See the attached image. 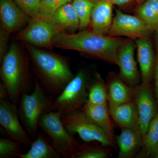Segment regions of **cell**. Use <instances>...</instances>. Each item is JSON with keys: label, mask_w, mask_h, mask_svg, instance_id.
<instances>
[{"label": "cell", "mask_w": 158, "mask_h": 158, "mask_svg": "<svg viewBox=\"0 0 158 158\" xmlns=\"http://www.w3.org/2000/svg\"><path fill=\"white\" fill-rule=\"evenodd\" d=\"M72 5L80 21L79 29H86L90 25L94 0H73Z\"/></svg>", "instance_id": "d4e9b609"}, {"label": "cell", "mask_w": 158, "mask_h": 158, "mask_svg": "<svg viewBox=\"0 0 158 158\" xmlns=\"http://www.w3.org/2000/svg\"><path fill=\"white\" fill-rule=\"evenodd\" d=\"M150 158H158V143L153 151Z\"/></svg>", "instance_id": "836d02e7"}, {"label": "cell", "mask_w": 158, "mask_h": 158, "mask_svg": "<svg viewBox=\"0 0 158 158\" xmlns=\"http://www.w3.org/2000/svg\"><path fill=\"white\" fill-rule=\"evenodd\" d=\"M135 40L142 82L151 83L153 79L155 68V49L151 38H140Z\"/></svg>", "instance_id": "5bb4252c"}, {"label": "cell", "mask_w": 158, "mask_h": 158, "mask_svg": "<svg viewBox=\"0 0 158 158\" xmlns=\"http://www.w3.org/2000/svg\"><path fill=\"white\" fill-rule=\"evenodd\" d=\"M89 85L88 75L84 70H80L52 100L50 111L60 112L62 116L81 109L88 102Z\"/></svg>", "instance_id": "5b68a950"}, {"label": "cell", "mask_w": 158, "mask_h": 158, "mask_svg": "<svg viewBox=\"0 0 158 158\" xmlns=\"http://www.w3.org/2000/svg\"><path fill=\"white\" fill-rule=\"evenodd\" d=\"M9 99V95L8 90L6 86L2 83H0V101Z\"/></svg>", "instance_id": "d6a6232c"}, {"label": "cell", "mask_w": 158, "mask_h": 158, "mask_svg": "<svg viewBox=\"0 0 158 158\" xmlns=\"http://www.w3.org/2000/svg\"><path fill=\"white\" fill-rule=\"evenodd\" d=\"M155 35V44L156 54V62L153 79L154 82L155 94L158 103V34Z\"/></svg>", "instance_id": "f546056e"}, {"label": "cell", "mask_w": 158, "mask_h": 158, "mask_svg": "<svg viewBox=\"0 0 158 158\" xmlns=\"http://www.w3.org/2000/svg\"><path fill=\"white\" fill-rule=\"evenodd\" d=\"M62 121L71 135L77 134L86 142L96 141L104 147L115 148L105 132L79 109L66 113L62 116Z\"/></svg>", "instance_id": "52a82bcc"}, {"label": "cell", "mask_w": 158, "mask_h": 158, "mask_svg": "<svg viewBox=\"0 0 158 158\" xmlns=\"http://www.w3.org/2000/svg\"><path fill=\"white\" fill-rule=\"evenodd\" d=\"M109 111L113 120L121 128H128L140 131L138 112L133 100L122 104L109 108Z\"/></svg>", "instance_id": "d6986e66"}, {"label": "cell", "mask_w": 158, "mask_h": 158, "mask_svg": "<svg viewBox=\"0 0 158 158\" xmlns=\"http://www.w3.org/2000/svg\"><path fill=\"white\" fill-rule=\"evenodd\" d=\"M136 48L134 40L125 41L120 47L117 55L119 77L130 87L134 88L140 84L141 75L138 71L135 57Z\"/></svg>", "instance_id": "7c38bea8"}, {"label": "cell", "mask_w": 158, "mask_h": 158, "mask_svg": "<svg viewBox=\"0 0 158 158\" xmlns=\"http://www.w3.org/2000/svg\"><path fill=\"white\" fill-rule=\"evenodd\" d=\"M16 104L9 100L0 101V123L11 139L29 147L32 143L19 122Z\"/></svg>", "instance_id": "8fae6325"}, {"label": "cell", "mask_w": 158, "mask_h": 158, "mask_svg": "<svg viewBox=\"0 0 158 158\" xmlns=\"http://www.w3.org/2000/svg\"><path fill=\"white\" fill-rule=\"evenodd\" d=\"M0 16L1 29L9 35L28 23L31 18L13 0H0Z\"/></svg>", "instance_id": "4fadbf2b"}, {"label": "cell", "mask_w": 158, "mask_h": 158, "mask_svg": "<svg viewBox=\"0 0 158 158\" xmlns=\"http://www.w3.org/2000/svg\"><path fill=\"white\" fill-rule=\"evenodd\" d=\"M153 32L138 15H133L116 10L108 34L111 37L124 36L135 40L151 38Z\"/></svg>", "instance_id": "30bf717a"}, {"label": "cell", "mask_w": 158, "mask_h": 158, "mask_svg": "<svg viewBox=\"0 0 158 158\" xmlns=\"http://www.w3.org/2000/svg\"><path fill=\"white\" fill-rule=\"evenodd\" d=\"M1 62V80L8 90L9 100L17 104L22 94L30 89L27 63L14 43Z\"/></svg>", "instance_id": "3957f363"}, {"label": "cell", "mask_w": 158, "mask_h": 158, "mask_svg": "<svg viewBox=\"0 0 158 158\" xmlns=\"http://www.w3.org/2000/svg\"><path fill=\"white\" fill-rule=\"evenodd\" d=\"M17 156L21 158H59L62 156L43 136L37 134L28 151L26 153L19 154Z\"/></svg>", "instance_id": "44dd1931"}, {"label": "cell", "mask_w": 158, "mask_h": 158, "mask_svg": "<svg viewBox=\"0 0 158 158\" xmlns=\"http://www.w3.org/2000/svg\"><path fill=\"white\" fill-rule=\"evenodd\" d=\"M65 32L50 19L37 15L31 18L28 23L16 36V39L39 47L52 49V40L57 34Z\"/></svg>", "instance_id": "ba28073f"}, {"label": "cell", "mask_w": 158, "mask_h": 158, "mask_svg": "<svg viewBox=\"0 0 158 158\" xmlns=\"http://www.w3.org/2000/svg\"><path fill=\"white\" fill-rule=\"evenodd\" d=\"M113 4L120 7H127L131 6L134 3L139 2L141 0H108ZM142 2V1H141Z\"/></svg>", "instance_id": "1f68e13d"}, {"label": "cell", "mask_w": 158, "mask_h": 158, "mask_svg": "<svg viewBox=\"0 0 158 158\" xmlns=\"http://www.w3.org/2000/svg\"><path fill=\"white\" fill-rule=\"evenodd\" d=\"M106 84L109 108L132 100L134 88L126 84L119 76L111 73Z\"/></svg>", "instance_id": "2e32d148"}, {"label": "cell", "mask_w": 158, "mask_h": 158, "mask_svg": "<svg viewBox=\"0 0 158 158\" xmlns=\"http://www.w3.org/2000/svg\"><path fill=\"white\" fill-rule=\"evenodd\" d=\"M73 0H41L39 14L50 19L59 8Z\"/></svg>", "instance_id": "83f0119b"}, {"label": "cell", "mask_w": 158, "mask_h": 158, "mask_svg": "<svg viewBox=\"0 0 158 158\" xmlns=\"http://www.w3.org/2000/svg\"><path fill=\"white\" fill-rule=\"evenodd\" d=\"M9 35L2 29L0 31V61L2 62L3 57L6 53L8 37Z\"/></svg>", "instance_id": "4dcf8cb0"}, {"label": "cell", "mask_w": 158, "mask_h": 158, "mask_svg": "<svg viewBox=\"0 0 158 158\" xmlns=\"http://www.w3.org/2000/svg\"><path fill=\"white\" fill-rule=\"evenodd\" d=\"M109 154L104 148L79 146L71 157L72 158H106Z\"/></svg>", "instance_id": "484cf974"}, {"label": "cell", "mask_w": 158, "mask_h": 158, "mask_svg": "<svg viewBox=\"0 0 158 158\" xmlns=\"http://www.w3.org/2000/svg\"><path fill=\"white\" fill-rule=\"evenodd\" d=\"M91 15V31L98 34H108L113 23V4L108 0H94Z\"/></svg>", "instance_id": "9a60e30c"}, {"label": "cell", "mask_w": 158, "mask_h": 158, "mask_svg": "<svg viewBox=\"0 0 158 158\" xmlns=\"http://www.w3.org/2000/svg\"><path fill=\"white\" fill-rule=\"evenodd\" d=\"M60 112L49 111L40 119L38 127L50 137L54 148L62 156H71L79 147L73 136L65 128Z\"/></svg>", "instance_id": "8992f818"}, {"label": "cell", "mask_w": 158, "mask_h": 158, "mask_svg": "<svg viewBox=\"0 0 158 158\" xmlns=\"http://www.w3.org/2000/svg\"><path fill=\"white\" fill-rule=\"evenodd\" d=\"M143 135L139 130L123 128L116 138L118 158L134 157L142 147Z\"/></svg>", "instance_id": "e0dca14e"}, {"label": "cell", "mask_w": 158, "mask_h": 158, "mask_svg": "<svg viewBox=\"0 0 158 158\" xmlns=\"http://www.w3.org/2000/svg\"><path fill=\"white\" fill-rule=\"evenodd\" d=\"M26 47L44 89L58 96L75 77L68 62L62 57L40 50L29 44L26 43Z\"/></svg>", "instance_id": "7a4b0ae2"}, {"label": "cell", "mask_w": 158, "mask_h": 158, "mask_svg": "<svg viewBox=\"0 0 158 158\" xmlns=\"http://www.w3.org/2000/svg\"><path fill=\"white\" fill-rule=\"evenodd\" d=\"M133 100L138 116L139 127L143 137L158 111V103L151 83L142 82L134 87Z\"/></svg>", "instance_id": "9c48e42d"}, {"label": "cell", "mask_w": 158, "mask_h": 158, "mask_svg": "<svg viewBox=\"0 0 158 158\" xmlns=\"http://www.w3.org/2000/svg\"><path fill=\"white\" fill-rule=\"evenodd\" d=\"M15 4L30 18L39 14L41 0H13Z\"/></svg>", "instance_id": "f1b7e54d"}, {"label": "cell", "mask_w": 158, "mask_h": 158, "mask_svg": "<svg viewBox=\"0 0 158 158\" xmlns=\"http://www.w3.org/2000/svg\"><path fill=\"white\" fill-rule=\"evenodd\" d=\"M17 141L10 138L0 139V158H9L17 156L19 154L20 145Z\"/></svg>", "instance_id": "4316f807"}, {"label": "cell", "mask_w": 158, "mask_h": 158, "mask_svg": "<svg viewBox=\"0 0 158 158\" xmlns=\"http://www.w3.org/2000/svg\"><path fill=\"white\" fill-rule=\"evenodd\" d=\"M158 143V111L151 122L147 132L143 137V144L137 156L138 158H150Z\"/></svg>", "instance_id": "cb8c5ba5"}, {"label": "cell", "mask_w": 158, "mask_h": 158, "mask_svg": "<svg viewBox=\"0 0 158 158\" xmlns=\"http://www.w3.org/2000/svg\"><path fill=\"white\" fill-rule=\"evenodd\" d=\"M135 11L154 33L158 34V0H144Z\"/></svg>", "instance_id": "7402d4cb"}, {"label": "cell", "mask_w": 158, "mask_h": 158, "mask_svg": "<svg viewBox=\"0 0 158 158\" xmlns=\"http://www.w3.org/2000/svg\"><path fill=\"white\" fill-rule=\"evenodd\" d=\"M91 105H108L106 84L98 73L88 86V102Z\"/></svg>", "instance_id": "603a6c76"}, {"label": "cell", "mask_w": 158, "mask_h": 158, "mask_svg": "<svg viewBox=\"0 0 158 158\" xmlns=\"http://www.w3.org/2000/svg\"><path fill=\"white\" fill-rule=\"evenodd\" d=\"M52 102L37 79L33 93H23L21 96L19 116L31 139H35L37 137L40 119L50 111Z\"/></svg>", "instance_id": "277c9868"}, {"label": "cell", "mask_w": 158, "mask_h": 158, "mask_svg": "<svg viewBox=\"0 0 158 158\" xmlns=\"http://www.w3.org/2000/svg\"><path fill=\"white\" fill-rule=\"evenodd\" d=\"M52 22L65 31L74 32L79 29L80 21L72 4L69 3L59 8L51 18Z\"/></svg>", "instance_id": "ffe728a7"}, {"label": "cell", "mask_w": 158, "mask_h": 158, "mask_svg": "<svg viewBox=\"0 0 158 158\" xmlns=\"http://www.w3.org/2000/svg\"><path fill=\"white\" fill-rule=\"evenodd\" d=\"M81 109L91 121L105 132L115 148H116L113 126L108 105L86 103Z\"/></svg>", "instance_id": "ac0fdd59"}, {"label": "cell", "mask_w": 158, "mask_h": 158, "mask_svg": "<svg viewBox=\"0 0 158 158\" xmlns=\"http://www.w3.org/2000/svg\"><path fill=\"white\" fill-rule=\"evenodd\" d=\"M124 41L118 37L84 30L76 34L60 32L54 37L52 44L55 47L78 51L118 65V51Z\"/></svg>", "instance_id": "6da1fadb"}]
</instances>
